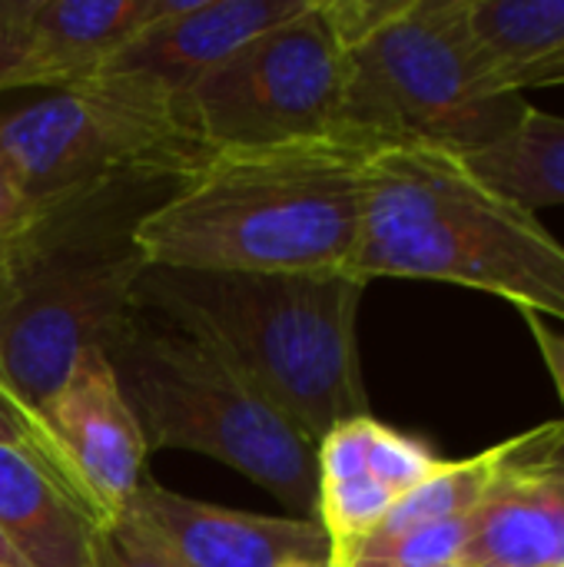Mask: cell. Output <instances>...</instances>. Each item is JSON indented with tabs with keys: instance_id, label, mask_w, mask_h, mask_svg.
Segmentation results:
<instances>
[{
	"instance_id": "obj_25",
	"label": "cell",
	"mask_w": 564,
	"mask_h": 567,
	"mask_svg": "<svg viewBox=\"0 0 564 567\" xmlns=\"http://www.w3.org/2000/svg\"><path fill=\"white\" fill-rule=\"evenodd\" d=\"M564 83V50H558L555 56L522 70L515 80H512V93H525L532 86H562Z\"/></svg>"
},
{
	"instance_id": "obj_4",
	"label": "cell",
	"mask_w": 564,
	"mask_h": 567,
	"mask_svg": "<svg viewBox=\"0 0 564 567\" xmlns=\"http://www.w3.org/2000/svg\"><path fill=\"white\" fill-rule=\"evenodd\" d=\"M356 279H439L564 322V246L539 216L439 150H379L366 166Z\"/></svg>"
},
{
	"instance_id": "obj_3",
	"label": "cell",
	"mask_w": 564,
	"mask_h": 567,
	"mask_svg": "<svg viewBox=\"0 0 564 567\" xmlns=\"http://www.w3.org/2000/svg\"><path fill=\"white\" fill-rule=\"evenodd\" d=\"M352 272H203L150 266L136 302L213 346L312 445L369 415Z\"/></svg>"
},
{
	"instance_id": "obj_29",
	"label": "cell",
	"mask_w": 564,
	"mask_h": 567,
	"mask_svg": "<svg viewBox=\"0 0 564 567\" xmlns=\"http://www.w3.org/2000/svg\"><path fill=\"white\" fill-rule=\"evenodd\" d=\"M286 567H312V565H286Z\"/></svg>"
},
{
	"instance_id": "obj_10",
	"label": "cell",
	"mask_w": 564,
	"mask_h": 567,
	"mask_svg": "<svg viewBox=\"0 0 564 567\" xmlns=\"http://www.w3.org/2000/svg\"><path fill=\"white\" fill-rule=\"evenodd\" d=\"M564 567V422L512 439V452L472 515L462 567Z\"/></svg>"
},
{
	"instance_id": "obj_9",
	"label": "cell",
	"mask_w": 564,
	"mask_h": 567,
	"mask_svg": "<svg viewBox=\"0 0 564 567\" xmlns=\"http://www.w3.org/2000/svg\"><path fill=\"white\" fill-rule=\"evenodd\" d=\"M40 415L60 442L96 518L113 522L146 482L150 445L100 349L83 352Z\"/></svg>"
},
{
	"instance_id": "obj_17",
	"label": "cell",
	"mask_w": 564,
	"mask_h": 567,
	"mask_svg": "<svg viewBox=\"0 0 564 567\" xmlns=\"http://www.w3.org/2000/svg\"><path fill=\"white\" fill-rule=\"evenodd\" d=\"M459 159L485 186L532 213L564 206V116L529 106L525 120L509 140Z\"/></svg>"
},
{
	"instance_id": "obj_2",
	"label": "cell",
	"mask_w": 564,
	"mask_h": 567,
	"mask_svg": "<svg viewBox=\"0 0 564 567\" xmlns=\"http://www.w3.org/2000/svg\"><path fill=\"white\" fill-rule=\"evenodd\" d=\"M186 176L133 169L70 189L0 243V362L37 412L83 352H103L130 326L136 282L150 269L136 233Z\"/></svg>"
},
{
	"instance_id": "obj_16",
	"label": "cell",
	"mask_w": 564,
	"mask_h": 567,
	"mask_svg": "<svg viewBox=\"0 0 564 567\" xmlns=\"http://www.w3.org/2000/svg\"><path fill=\"white\" fill-rule=\"evenodd\" d=\"M452 10L499 93L564 50V0H452Z\"/></svg>"
},
{
	"instance_id": "obj_15",
	"label": "cell",
	"mask_w": 564,
	"mask_h": 567,
	"mask_svg": "<svg viewBox=\"0 0 564 567\" xmlns=\"http://www.w3.org/2000/svg\"><path fill=\"white\" fill-rule=\"evenodd\" d=\"M366 422L349 419L326 432L316 445V508L312 522L329 538L332 561L339 567L399 505V492L379 475L366 445Z\"/></svg>"
},
{
	"instance_id": "obj_24",
	"label": "cell",
	"mask_w": 564,
	"mask_h": 567,
	"mask_svg": "<svg viewBox=\"0 0 564 567\" xmlns=\"http://www.w3.org/2000/svg\"><path fill=\"white\" fill-rule=\"evenodd\" d=\"M525 319H529V329H532V336H535V342H539V352H542V359H545V365H548V372H552V379H555V389H558L564 405V332L552 329V326H548L542 316H535V312H525Z\"/></svg>"
},
{
	"instance_id": "obj_18",
	"label": "cell",
	"mask_w": 564,
	"mask_h": 567,
	"mask_svg": "<svg viewBox=\"0 0 564 567\" xmlns=\"http://www.w3.org/2000/svg\"><path fill=\"white\" fill-rule=\"evenodd\" d=\"M512 452V439L462 458V462H442L439 472H432L422 485H416L372 535H399L409 528H425L452 518L472 515L482 498L489 495L495 475L502 472L505 458Z\"/></svg>"
},
{
	"instance_id": "obj_7",
	"label": "cell",
	"mask_w": 564,
	"mask_h": 567,
	"mask_svg": "<svg viewBox=\"0 0 564 567\" xmlns=\"http://www.w3.org/2000/svg\"><path fill=\"white\" fill-rule=\"evenodd\" d=\"M0 153L33 209L120 173H193L209 159L183 126L176 100L113 76H93L0 116Z\"/></svg>"
},
{
	"instance_id": "obj_14",
	"label": "cell",
	"mask_w": 564,
	"mask_h": 567,
	"mask_svg": "<svg viewBox=\"0 0 564 567\" xmlns=\"http://www.w3.org/2000/svg\"><path fill=\"white\" fill-rule=\"evenodd\" d=\"M0 532L30 567H103V525L10 449H0Z\"/></svg>"
},
{
	"instance_id": "obj_28",
	"label": "cell",
	"mask_w": 564,
	"mask_h": 567,
	"mask_svg": "<svg viewBox=\"0 0 564 567\" xmlns=\"http://www.w3.org/2000/svg\"><path fill=\"white\" fill-rule=\"evenodd\" d=\"M472 567H502V565H472Z\"/></svg>"
},
{
	"instance_id": "obj_12",
	"label": "cell",
	"mask_w": 564,
	"mask_h": 567,
	"mask_svg": "<svg viewBox=\"0 0 564 567\" xmlns=\"http://www.w3.org/2000/svg\"><path fill=\"white\" fill-rule=\"evenodd\" d=\"M309 0H186L133 37L96 76L130 80L180 100L253 37L299 17Z\"/></svg>"
},
{
	"instance_id": "obj_22",
	"label": "cell",
	"mask_w": 564,
	"mask_h": 567,
	"mask_svg": "<svg viewBox=\"0 0 564 567\" xmlns=\"http://www.w3.org/2000/svg\"><path fill=\"white\" fill-rule=\"evenodd\" d=\"M37 0H0V90L30 86Z\"/></svg>"
},
{
	"instance_id": "obj_30",
	"label": "cell",
	"mask_w": 564,
	"mask_h": 567,
	"mask_svg": "<svg viewBox=\"0 0 564 567\" xmlns=\"http://www.w3.org/2000/svg\"><path fill=\"white\" fill-rule=\"evenodd\" d=\"M445 567H462V565H445Z\"/></svg>"
},
{
	"instance_id": "obj_21",
	"label": "cell",
	"mask_w": 564,
	"mask_h": 567,
	"mask_svg": "<svg viewBox=\"0 0 564 567\" xmlns=\"http://www.w3.org/2000/svg\"><path fill=\"white\" fill-rule=\"evenodd\" d=\"M100 548L103 567H186L133 508H123L103 525Z\"/></svg>"
},
{
	"instance_id": "obj_20",
	"label": "cell",
	"mask_w": 564,
	"mask_h": 567,
	"mask_svg": "<svg viewBox=\"0 0 564 567\" xmlns=\"http://www.w3.org/2000/svg\"><path fill=\"white\" fill-rule=\"evenodd\" d=\"M472 515L439 522V525H425V528H409L399 535H369L339 567L462 565V551L472 538Z\"/></svg>"
},
{
	"instance_id": "obj_13",
	"label": "cell",
	"mask_w": 564,
	"mask_h": 567,
	"mask_svg": "<svg viewBox=\"0 0 564 567\" xmlns=\"http://www.w3.org/2000/svg\"><path fill=\"white\" fill-rule=\"evenodd\" d=\"M186 0H37L30 86L70 90L93 80L133 37Z\"/></svg>"
},
{
	"instance_id": "obj_19",
	"label": "cell",
	"mask_w": 564,
	"mask_h": 567,
	"mask_svg": "<svg viewBox=\"0 0 564 567\" xmlns=\"http://www.w3.org/2000/svg\"><path fill=\"white\" fill-rule=\"evenodd\" d=\"M0 449H10L23 458H30L53 485H60L73 502H80L93 518V505L80 485V478L73 475L60 442L53 439V432L47 429L43 415L13 389V382L7 379V372L0 369ZM100 522V518H96ZM103 525V522H100Z\"/></svg>"
},
{
	"instance_id": "obj_8",
	"label": "cell",
	"mask_w": 564,
	"mask_h": 567,
	"mask_svg": "<svg viewBox=\"0 0 564 567\" xmlns=\"http://www.w3.org/2000/svg\"><path fill=\"white\" fill-rule=\"evenodd\" d=\"M342 70L346 47L322 0H309L186 90L176 113L209 153L322 140L336 123Z\"/></svg>"
},
{
	"instance_id": "obj_23",
	"label": "cell",
	"mask_w": 564,
	"mask_h": 567,
	"mask_svg": "<svg viewBox=\"0 0 564 567\" xmlns=\"http://www.w3.org/2000/svg\"><path fill=\"white\" fill-rule=\"evenodd\" d=\"M33 203L27 199V193L20 189L7 156L0 153V243L13 239L30 219H33Z\"/></svg>"
},
{
	"instance_id": "obj_1",
	"label": "cell",
	"mask_w": 564,
	"mask_h": 567,
	"mask_svg": "<svg viewBox=\"0 0 564 567\" xmlns=\"http://www.w3.org/2000/svg\"><path fill=\"white\" fill-rule=\"evenodd\" d=\"M366 150L336 136L209 153L153 209L146 266L203 272H349L366 209Z\"/></svg>"
},
{
	"instance_id": "obj_27",
	"label": "cell",
	"mask_w": 564,
	"mask_h": 567,
	"mask_svg": "<svg viewBox=\"0 0 564 567\" xmlns=\"http://www.w3.org/2000/svg\"><path fill=\"white\" fill-rule=\"evenodd\" d=\"M3 299H7V266H3V249H0V309H3ZM0 369H3V362H0Z\"/></svg>"
},
{
	"instance_id": "obj_6",
	"label": "cell",
	"mask_w": 564,
	"mask_h": 567,
	"mask_svg": "<svg viewBox=\"0 0 564 567\" xmlns=\"http://www.w3.org/2000/svg\"><path fill=\"white\" fill-rule=\"evenodd\" d=\"M525 93H499L472 53L452 0H402L346 50L336 140L366 153L439 150L475 156L509 140L529 113Z\"/></svg>"
},
{
	"instance_id": "obj_26",
	"label": "cell",
	"mask_w": 564,
	"mask_h": 567,
	"mask_svg": "<svg viewBox=\"0 0 564 567\" xmlns=\"http://www.w3.org/2000/svg\"><path fill=\"white\" fill-rule=\"evenodd\" d=\"M0 567H30L17 551H13V545L7 542L3 532H0Z\"/></svg>"
},
{
	"instance_id": "obj_5",
	"label": "cell",
	"mask_w": 564,
	"mask_h": 567,
	"mask_svg": "<svg viewBox=\"0 0 564 567\" xmlns=\"http://www.w3.org/2000/svg\"><path fill=\"white\" fill-rule=\"evenodd\" d=\"M103 355L150 452L209 455L312 518L316 445L213 346L136 302Z\"/></svg>"
},
{
	"instance_id": "obj_11",
	"label": "cell",
	"mask_w": 564,
	"mask_h": 567,
	"mask_svg": "<svg viewBox=\"0 0 564 567\" xmlns=\"http://www.w3.org/2000/svg\"><path fill=\"white\" fill-rule=\"evenodd\" d=\"M186 567H329L332 548L312 518H273L183 498L143 482L130 505Z\"/></svg>"
}]
</instances>
